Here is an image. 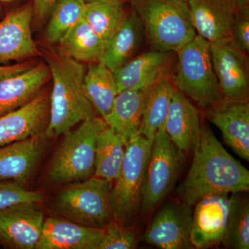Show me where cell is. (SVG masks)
<instances>
[{
	"instance_id": "obj_5",
	"label": "cell",
	"mask_w": 249,
	"mask_h": 249,
	"mask_svg": "<svg viewBox=\"0 0 249 249\" xmlns=\"http://www.w3.org/2000/svg\"><path fill=\"white\" fill-rule=\"evenodd\" d=\"M153 140L137 134L126 147L120 173L109 193L113 218L124 227H134L141 214L142 190Z\"/></svg>"
},
{
	"instance_id": "obj_20",
	"label": "cell",
	"mask_w": 249,
	"mask_h": 249,
	"mask_svg": "<svg viewBox=\"0 0 249 249\" xmlns=\"http://www.w3.org/2000/svg\"><path fill=\"white\" fill-rule=\"evenodd\" d=\"M50 78L49 67L39 63L19 74L0 80V116L31 101Z\"/></svg>"
},
{
	"instance_id": "obj_4",
	"label": "cell",
	"mask_w": 249,
	"mask_h": 249,
	"mask_svg": "<svg viewBox=\"0 0 249 249\" xmlns=\"http://www.w3.org/2000/svg\"><path fill=\"white\" fill-rule=\"evenodd\" d=\"M132 4L154 50L178 52L197 35L187 1L132 0Z\"/></svg>"
},
{
	"instance_id": "obj_15",
	"label": "cell",
	"mask_w": 249,
	"mask_h": 249,
	"mask_svg": "<svg viewBox=\"0 0 249 249\" xmlns=\"http://www.w3.org/2000/svg\"><path fill=\"white\" fill-rule=\"evenodd\" d=\"M44 134L0 146V181L29 184L45 149Z\"/></svg>"
},
{
	"instance_id": "obj_26",
	"label": "cell",
	"mask_w": 249,
	"mask_h": 249,
	"mask_svg": "<svg viewBox=\"0 0 249 249\" xmlns=\"http://www.w3.org/2000/svg\"><path fill=\"white\" fill-rule=\"evenodd\" d=\"M84 85L90 102L103 119L110 112L119 93L114 72L102 62H92L85 72Z\"/></svg>"
},
{
	"instance_id": "obj_25",
	"label": "cell",
	"mask_w": 249,
	"mask_h": 249,
	"mask_svg": "<svg viewBox=\"0 0 249 249\" xmlns=\"http://www.w3.org/2000/svg\"><path fill=\"white\" fill-rule=\"evenodd\" d=\"M59 53L80 62L99 61L106 49L103 40L83 18L58 42Z\"/></svg>"
},
{
	"instance_id": "obj_29",
	"label": "cell",
	"mask_w": 249,
	"mask_h": 249,
	"mask_svg": "<svg viewBox=\"0 0 249 249\" xmlns=\"http://www.w3.org/2000/svg\"><path fill=\"white\" fill-rule=\"evenodd\" d=\"M84 1L82 0H56L49 14L46 31L51 43H58L69 31L84 18Z\"/></svg>"
},
{
	"instance_id": "obj_31",
	"label": "cell",
	"mask_w": 249,
	"mask_h": 249,
	"mask_svg": "<svg viewBox=\"0 0 249 249\" xmlns=\"http://www.w3.org/2000/svg\"><path fill=\"white\" fill-rule=\"evenodd\" d=\"M139 244L136 226L126 227L112 219L104 228V235L98 249H134Z\"/></svg>"
},
{
	"instance_id": "obj_35",
	"label": "cell",
	"mask_w": 249,
	"mask_h": 249,
	"mask_svg": "<svg viewBox=\"0 0 249 249\" xmlns=\"http://www.w3.org/2000/svg\"><path fill=\"white\" fill-rule=\"evenodd\" d=\"M34 66L31 62H22L12 65H0V80L19 74Z\"/></svg>"
},
{
	"instance_id": "obj_18",
	"label": "cell",
	"mask_w": 249,
	"mask_h": 249,
	"mask_svg": "<svg viewBox=\"0 0 249 249\" xmlns=\"http://www.w3.org/2000/svg\"><path fill=\"white\" fill-rule=\"evenodd\" d=\"M201 124L199 109L183 93L175 90L164 127L171 142L183 155L194 152Z\"/></svg>"
},
{
	"instance_id": "obj_8",
	"label": "cell",
	"mask_w": 249,
	"mask_h": 249,
	"mask_svg": "<svg viewBox=\"0 0 249 249\" xmlns=\"http://www.w3.org/2000/svg\"><path fill=\"white\" fill-rule=\"evenodd\" d=\"M185 156L174 145L164 125L155 134L142 190L141 214L148 216L168 196L178 179Z\"/></svg>"
},
{
	"instance_id": "obj_36",
	"label": "cell",
	"mask_w": 249,
	"mask_h": 249,
	"mask_svg": "<svg viewBox=\"0 0 249 249\" xmlns=\"http://www.w3.org/2000/svg\"><path fill=\"white\" fill-rule=\"evenodd\" d=\"M239 10L249 9V0H236Z\"/></svg>"
},
{
	"instance_id": "obj_10",
	"label": "cell",
	"mask_w": 249,
	"mask_h": 249,
	"mask_svg": "<svg viewBox=\"0 0 249 249\" xmlns=\"http://www.w3.org/2000/svg\"><path fill=\"white\" fill-rule=\"evenodd\" d=\"M211 51L223 101L249 102V61L247 53L231 38L211 43Z\"/></svg>"
},
{
	"instance_id": "obj_30",
	"label": "cell",
	"mask_w": 249,
	"mask_h": 249,
	"mask_svg": "<svg viewBox=\"0 0 249 249\" xmlns=\"http://www.w3.org/2000/svg\"><path fill=\"white\" fill-rule=\"evenodd\" d=\"M222 245L231 249H249V205L239 194Z\"/></svg>"
},
{
	"instance_id": "obj_22",
	"label": "cell",
	"mask_w": 249,
	"mask_h": 249,
	"mask_svg": "<svg viewBox=\"0 0 249 249\" xmlns=\"http://www.w3.org/2000/svg\"><path fill=\"white\" fill-rule=\"evenodd\" d=\"M150 88L121 91L116 96L110 112L103 119L126 144L139 134L144 103Z\"/></svg>"
},
{
	"instance_id": "obj_13",
	"label": "cell",
	"mask_w": 249,
	"mask_h": 249,
	"mask_svg": "<svg viewBox=\"0 0 249 249\" xmlns=\"http://www.w3.org/2000/svg\"><path fill=\"white\" fill-rule=\"evenodd\" d=\"M50 116V96L42 89L22 107L0 116V146L44 134Z\"/></svg>"
},
{
	"instance_id": "obj_39",
	"label": "cell",
	"mask_w": 249,
	"mask_h": 249,
	"mask_svg": "<svg viewBox=\"0 0 249 249\" xmlns=\"http://www.w3.org/2000/svg\"><path fill=\"white\" fill-rule=\"evenodd\" d=\"M181 1H188V0H181Z\"/></svg>"
},
{
	"instance_id": "obj_2",
	"label": "cell",
	"mask_w": 249,
	"mask_h": 249,
	"mask_svg": "<svg viewBox=\"0 0 249 249\" xmlns=\"http://www.w3.org/2000/svg\"><path fill=\"white\" fill-rule=\"evenodd\" d=\"M53 89L46 138H55L88 118L98 116L85 91L86 69L82 62L58 53L48 60Z\"/></svg>"
},
{
	"instance_id": "obj_32",
	"label": "cell",
	"mask_w": 249,
	"mask_h": 249,
	"mask_svg": "<svg viewBox=\"0 0 249 249\" xmlns=\"http://www.w3.org/2000/svg\"><path fill=\"white\" fill-rule=\"evenodd\" d=\"M43 195L39 192L31 191L19 183L9 180L0 181V209L18 203H40Z\"/></svg>"
},
{
	"instance_id": "obj_24",
	"label": "cell",
	"mask_w": 249,
	"mask_h": 249,
	"mask_svg": "<svg viewBox=\"0 0 249 249\" xmlns=\"http://www.w3.org/2000/svg\"><path fill=\"white\" fill-rule=\"evenodd\" d=\"M176 88L173 80L163 75L147 91L139 134L153 140L158 129L164 125Z\"/></svg>"
},
{
	"instance_id": "obj_12",
	"label": "cell",
	"mask_w": 249,
	"mask_h": 249,
	"mask_svg": "<svg viewBox=\"0 0 249 249\" xmlns=\"http://www.w3.org/2000/svg\"><path fill=\"white\" fill-rule=\"evenodd\" d=\"M44 222L36 203H18L0 209V245L9 249H36Z\"/></svg>"
},
{
	"instance_id": "obj_17",
	"label": "cell",
	"mask_w": 249,
	"mask_h": 249,
	"mask_svg": "<svg viewBox=\"0 0 249 249\" xmlns=\"http://www.w3.org/2000/svg\"><path fill=\"white\" fill-rule=\"evenodd\" d=\"M207 119L222 132L226 144L240 158L249 160V103H219L204 109Z\"/></svg>"
},
{
	"instance_id": "obj_7",
	"label": "cell",
	"mask_w": 249,
	"mask_h": 249,
	"mask_svg": "<svg viewBox=\"0 0 249 249\" xmlns=\"http://www.w3.org/2000/svg\"><path fill=\"white\" fill-rule=\"evenodd\" d=\"M112 183L96 176L75 182L58 193L55 208L68 220L104 229L114 219L109 201Z\"/></svg>"
},
{
	"instance_id": "obj_11",
	"label": "cell",
	"mask_w": 249,
	"mask_h": 249,
	"mask_svg": "<svg viewBox=\"0 0 249 249\" xmlns=\"http://www.w3.org/2000/svg\"><path fill=\"white\" fill-rule=\"evenodd\" d=\"M193 211L182 201L162 205L152 218L142 240L161 249H194L191 232Z\"/></svg>"
},
{
	"instance_id": "obj_33",
	"label": "cell",
	"mask_w": 249,
	"mask_h": 249,
	"mask_svg": "<svg viewBox=\"0 0 249 249\" xmlns=\"http://www.w3.org/2000/svg\"><path fill=\"white\" fill-rule=\"evenodd\" d=\"M231 39L246 53L249 52V9L239 10L232 23Z\"/></svg>"
},
{
	"instance_id": "obj_34",
	"label": "cell",
	"mask_w": 249,
	"mask_h": 249,
	"mask_svg": "<svg viewBox=\"0 0 249 249\" xmlns=\"http://www.w3.org/2000/svg\"><path fill=\"white\" fill-rule=\"evenodd\" d=\"M56 0H34V19L37 24H42L49 18Z\"/></svg>"
},
{
	"instance_id": "obj_3",
	"label": "cell",
	"mask_w": 249,
	"mask_h": 249,
	"mask_svg": "<svg viewBox=\"0 0 249 249\" xmlns=\"http://www.w3.org/2000/svg\"><path fill=\"white\" fill-rule=\"evenodd\" d=\"M107 124L101 116L82 121L74 130L64 134L47 168V180L52 184L84 181L94 176L96 141Z\"/></svg>"
},
{
	"instance_id": "obj_16",
	"label": "cell",
	"mask_w": 249,
	"mask_h": 249,
	"mask_svg": "<svg viewBox=\"0 0 249 249\" xmlns=\"http://www.w3.org/2000/svg\"><path fill=\"white\" fill-rule=\"evenodd\" d=\"M196 34L213 42L231 38L234 19L239 11L236 0H188Z\"/></svg>"
},
{
	"instance_id": "obj_21",
	"label": "cell",
	"mask_w": 249,
	"mask_h": 249,
	"mask_svg": "<svg viewBox=\"0 0 249 249\" xmlns=\"http://www.w3.org/2000/svg\"><path fill=\"white\" fill-rule=\"evenodd\" d=\"M168 58V53L154 50L131 59L114 72L118 92L151 86L165 74Z\"/></svg>"
},
{
	"instance_id": "obj_23",
	"label": "cell",
	"mask_w": 249,
	"mask_h": 249,
	"mask_svg": "<svg viewBox=\"0 0 249 249\" xmlns=\"http://www.w3.org/2000/svg\"><path fill=\"white\" fill-rule=\"evenodd\" d=\"M142 24L132 11L122 27L106 42L100 62L114 72L132 59L142 40Z\"/></svg>"
},
{
	"instance_id": "obj_14",
	"label": "cell",
	"mask_w": 249,
	"mask_h": 249,
	"mask_svg": "<svg viewBox=\"0 0 249 249\" xmlns=\"http://www.w3.org/2000/svg\"><path fill=\"white\" fill-rule=\"evenodd\" d=\"M33 3L10 12L0 22V64L20 61L40 54L32 36Z\"/></svg>"
},
{
	"instance_id": "obj_1",
	"label": "cell",
	"mask_w": 249,
	"mask_h": 249,
	"mask_svg": "<svg viewBox=\"0 0 249 249\" xmlns=\"http://www.w3.org/2000/svg\"><path fill=\"white\" fill-rule=\"evenodd\" d=\"M193 154L191 168L177 191L179 201L192 208L207 195L249 191V170L225 150L204 123Z\"/></svg>"
},
{
	"instance_id": "obj_38",
	"label": "cell",
	"mask_w": 249,
	"mask_h": 249,
	"mask_svg": "<svg viewBox=\"0 0 249 249\" xmlns=\"http://www.w3.org/2000/svg\"><path fill=\"white\" fill-rule=\"evenodd\" d=\"M14 1V0H0V1H2V2H11V1Z\"/></svg>"
},
{
	"instance_id": "obj_27",
	"label": "cell",
	"mask_w": 249,
	"mask_h": 249,
	"mask_svg": "<svg viewBox=\"0 0 249 249\" xmlns=\"http://www.w3.org/2000/svg\"><path fill=\"white\" fill-rule=\"evenodd\" d=\"M127 144L111 127L100 132L96 141L94 176L114 182L120 173Z\"/></svg>"
},
{
	"instance_id": "obj_37",
	"label": "cell",
	"mask_w": 249,
	"mask_h": 249,
	"mask_svg": "<svg viewBox=\"0 0 249 249\" xmlns=\"http://www.w3.org/2000/svg\"><path fill=\"white\" fill-rule=\"evenodd\" d=\"M82 1H84L85 3H88L93 2V1H109V0H82Z\"/></svg>"
},
{
	"instance_id": "obj_6",
	"label": "cell",
	"mask_w": 249,
	"mask_h": 249,
	"mask_svg": "<svg viewBox=\"0 0 249 249\" xmlns=\"http://www.w3.org/2000/svg\"><path fill=\"white\" fill-rule=\"evenodd\" d=\"M174 86L199 107L206 109L223 102L212 58L211 42L196 35L178 52Z\"/></svg>"
},
{
	"instance_id": "obj_40",
	"label": "cell",
	"mask_w": 249,
	"mask_h": 249,
	"mask_svg": "<svg viewBox=\"0 0 249 249\" xmlns=\"http://www.w3.org/2000/svg\"><path fill=\"white\" fill-rule=\"evenodd\" d=\"M0 15H1V7H0Z\"/></svg>"
},
{
	"instance_id": "obj_19",
	"label": "cell",
	"mask_w": 249,
	"mask_h": 249,
	"mask_svg": "<svg viewBox=\"0 0 249 249\" xmlns=\"http://www.w3.org/2000/svg\"><path fill=\"white\" fill-rule=\"evenodd\" d=\"M104 229L85 227L68 219L49 217L36 249H98Z\"/></svg>"
},
{
	"instance_id": "obj_28",
	"label": "cell",
	"mask_w": 249,
	"mask_h": 249,
	"mask_svg": "<svg viewBox=\"0 0 249 249\" xmlns=\"http://www.w3.org/2000/svg\"><path fill=\"white\" fill-rule=\"evenodd\" d=\"M124 0L85 3L84 19L103 40L119 30L129 16Z\"/></svg>"
},
{
	"instance_id": "obj_9",
	"label": "cell",
	"mask_w": 249,
	"mask_h": 249,
	"mask_svg": "<svg viewBox=\"0 0 249 249\" xmlns=\"http://www.w3.org/2000/svg\"><path fill=\"white\" fill-rule=\"evenodd\" d=\"M240 193H213L195 204L191 232L194 249H206L222 245Z\"/></svg>"
}]
</instances>
